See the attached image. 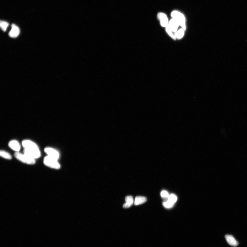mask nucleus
Segmentation results:
<instances>
[{
	"instance_id": "1",
	"label": "nucleus",
	"mask_w": 247,
	"mask_h": 247,
	"mask_svg": "<svg viewBox=\"0 0 247 247\" xmlns=\"http://www.w3.org/2000/svg\"><path fill=\"white\" fill-rule=\"evenodd\" d=\"M14 156L18 160L24 163L33 165L36 163L35 159L31 158L24 153L22 154L19 152H16Z\"/></svg>"
},
{
	"instance_id": "2",
	"label": "nucleus",
	"mask_w": 247,
	"mask_h": 247,
	"mask_svg": "<svg viewBox=\"0 0 247 247\" xmlns=\"http://www.w3.org/2000/svg\"><path fill=\"white\" fill-rule=\"evenodd\" d=\"M171 16L173 19L178 22L179 26L182 27L184 30H186L185 19L183 14L177 11L172 12Z\"/></svg>"
},
{
	"instance_id": "3",
	"label": "nucleus",
	"mask_w": 247,
	"mask_h": 247,
	"mask_svg": "<svg viewBox=\"0 0 247 247\" xmlns=\"http://www.w3.org/2000/svg\"><path fill=\"white\" fill-rule=\"evenodd\" d=\"M44 163L46 166L54 169H59L61 168L60 164L57 160L47 156L44 159Z\"/></svg>"
},
{
	"instance_id": "4",
	"label": "nucleus",
	"mask_w": 247,
	"mask_h": 247,
	"mask_svg": "<svg viewBox=\"0 0 247 247\" xmlns=\"http://www.w3.org/2000/svg\"><path fill=\"white\" fill-rule=\"evenodd\" d=\"M24 154L34 159L39 158L41 155L39 148L24 149Z\"/></svg>"
},
{
	"instance_id": "5",
	"label": "nucleus",
	"mask_w": 247,
	"mask_h": 247,
	"mask_svg": "<svg viewBox=\"0 0 247 247\" xmlns=\"http://www.w3.org/2000/svg\"><path fill=\"white\" fill-rule=\"evenodd\" d=\"M44 151L47 154V156L57 160H58L59 158V153L55 149L51 147H47L45 149Z\"/></svg>"
},
{
	"instance_id": "6",
	"label": "nucleus",
	"mask_w": 247,
	"mask_h": 247,
	"mask_svg": "<svg viewBox=\"0 0 247 247\" xmlns=\"http://www.w3.org/2000/svg\"><path fill=\"white\" fill-rule=\"evenodd\" d=\"M158 18L160 21L161 26L163 27H166L168 25L169 22L166 15L162 12H160L157 15Z\"/></svg>"
},
{
	"instance_id": "7",
	"label": "nucleus",
	"mask_w": 247,
	"mask_h": 247,
	"mask_svg": "<svg viewBox=\"0 0 247 247\" xmlns=\"http://www.w3.org/2000/svg\"><path fill=\"white\" fill-rule=\"evenodd\" d=\"M22 145L24 149L39 148L37 144L29 140H24L22 142Z\"/></svg>"
},
{
	"instance_id": "8",
	"label": "nucleus",
	"mask_w": 247,
	"mask_h": 247,
	"mask_svg": "<svg viewBox=\"0 0 247 247\" xmlns=\"http://www.w3.org/2000/svg\"><path fill=\"white\" fill-rule=\"evenodd\" d=\"M12 28L9 33V36L12 38H16L20 33V29L19 27L14 24H12Z\"/></svg>"
},
{
	"instance_id": "9",
	"label": "nucleus",
	"mask_w": 247,
	"mask_h": 247,
	"mask_svg": "<svg viewBox=\"0 0 247 247\" xmlns=\"http://www.w3.org/2000/svg\"><path fill=\"white\" fill-rule=\"evenodd\" d=\"M225 238L229 245L234 247H236L238 245V242L236 240L233 236L226 235L225 236Z\"/></svg>"
},
{
	"instance_id": "10",
	"label": "nucleus",
	"mask_w": 247,
	"mask_h": 247,
	"mask_svg": "<svg viewBox=\"0 0 247 247\" xmlns=\"http://www.w3.org/2000/svg\"><path fill=\"white\" fill-rule=\"evenodd\" d=\"M8 145L10 148L16 152H19L21 148V146L19 142L15 140L10 141Z\"/></svg>"
},
{
	"instance_id": "11",
	"label": "nucleus",
	"mask_w": 247,
	"mask_h": 247,
	"mask_svg": "<svg viewBox=\"0 0 247 247\" xmlns=\"http://www.w3.org/2000/svg\"><path fill=\"white\" fill-rule=\"evenodd\" d=\"M125 203L123 205V208H129L134 202L133 197L131 196H126L125 198Z\"/></svg>"
},
{
	"instance_id": "12",
	"label": "nucleus",
	"mask_w": 247,
	"mask_h": 247,
	"mask_svg": "<svg viewBox=\"0 0 247 247\" xmlns=\"http://www.w3.org/2000/svg\"><path fill=\"white\" fill-rule=\"evenodd\" d=\"M169 25L173 32H176L178 30L179 24L175 20L172 19L169 23Z\"/></svg>"
},
{
	"instance_id": "13",
	"label": "nucleus",
	"mask_w": 247,
	"mask_h": 247,
	"mask_svg": "<svg viewBox=\"0 0 247 247\" xmlns=\"http://www.w3.org/2000/svg\"><path fill=\"white\" fill-rule=\"evenodd\" d=\"M147 199L146 197L141 196L136 197L134 202V204L137 206L143 204L147 201Z\"/></svg>"
},
{
	"instance_id": "14",
	"label": "nucleus",
	"mask_w": 247,
	"mask_h": 247,
	"mask_svg": "<svg viewBox=\"0 0 247 247\" xmlns=\"http://www.w3.org/2000/svg\"><path fill=\"white\" fill-rule=\"evenodd\" d=\"M0 155L1 157L5 159L11 160L12 158V156L9 153L6 151L4 150H1L0 152Z\"/></svg>"
},
{
	"instance_id": "15",
	"label": "nucleus",
	"mask_w": 247,
	"mask_h": 247,
	"mask_svg": "<svg viewBox=\"0 0 247 247\" xmlns=\"http://www.w3.org/2000/svg\"><path fill=\"white\" fill-rule=\"evenodd\" d=\"M184 34V30L183 29H181L177 31L175 34L176 38L181 39L182 38Z\"/></svg>"
},
{
	"instance_id": "16",
	"label": "nucleus",
	"mask_w": 247,
	"mask_h": 247,
	"mask_svg": "<svg viewBox=\"0 0 247 247\" xmlns=\"http://www.w3.org/2000/svg\"><path fill=\"white\" fill-rule=\"evenodd\" d=\"M9 26V24L8 22L3 21H1L0 22V26L2 30L5 32Z\"/></svg>"
},
{
	"instance_id": "17",
	"label": "nucleus",
	"mask_w": 247,
	"mask_h": 247,
	"mask_svg": "<svg viewBox=\"0 0 247 247\" xmlns=\"http://www.w3.org/2000/svg\"><path fill=\"white\" fill-rule=\"evenodd\" d=\"M168 201L171 202V203L174 204L177 201V197L174 194H171L169 195L168 197Z\"/></svg>"
},
{
	"instance_id": "18",
	"label": "nucleus",
	"mask_w": 247,
	"mask_h": 247,
	"mask_svg": "<svg viewBox=\"0 0 247 247\" xmlns=\"http://www.w3.org/2000/svg\"><path fill=\"white\" fill-rule=\"evenodd\" d=\"M166 27L167 33H168L169 35L172 37V38H173V39L175 40L176 39V37L173 34V31L172 30L170 27H169V24Z\"/></svg>"
},
{
	"instance_id": "19",
	"label": "nucleus",
	"mask_w": 247,
	"mask_h": 247,
	"mask_svg": "<svg viewBox=\"0 0 247 247\" xmlns=\"http://www.w3.org/2000/svg\"><path fill=\"white\" fill-rule=\"evenodd\" d=\"M174 204L171 203V202L168 200L166 201H165L163 203V205L165 207L167 208H171L173 206Z\"/></svg>"
},
{
	"instance_id": "20",
	"label": "nucleus",
	"mask_w": 247,
	"mask_h": 247,
	"mask_svg": "<svg viewBox=\"0 0 247 247\" xmlns=\"http://www.w3.org/2000/svg\"><path fill=\"white\" fill-rule=\"evenodd\" d=\"M169 195L168 192L166 191H162L161 193V196L163 198H168Z\"/></svg>"
}]
</instances>
